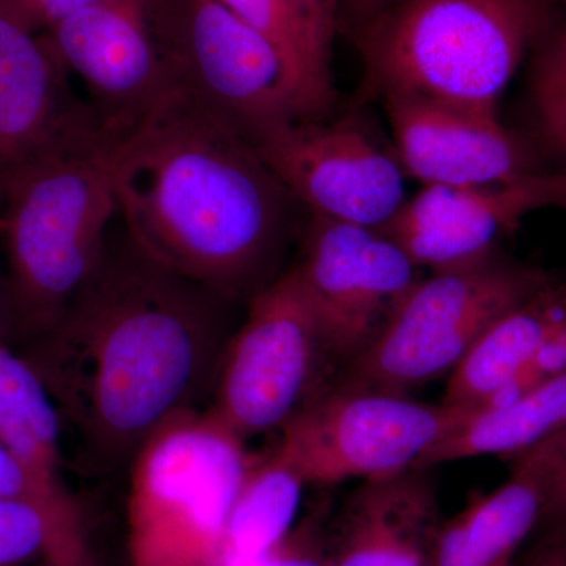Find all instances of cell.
I'll use <instances>...</instances> for the list:
<instances>
[{"label":"cell","mask_w":566,"mask_h":566,"mask_svg":"<svg viewBox=\"0 0 566 566\" xmlns=\"http://www.w3.org/2000/svg\"><path fill=\"white\" fill-rule=\"evenodd\" d=\"M546 208H566V169L499 185L423 186L379 232L434 273L485 259L499 238Z\"/></svg>","instance_id":"obj_13"},{"label":"cell","mask_w":566,"mask_h":566,"mask_svg":"<svg viewBox=\"0 0 566 566\" xmlns=\"http://www.w3.org/2000/svg\"><path fill=\"white\" fill-rule=\"evenodd\" d=\"M430 469L365 480L324 526L326 566H430L441 505Z\"/></svg>","instance_id":"obj_17"},{"label":"cell","mask_w":566,"mask_h":566,"mask_svg":"<svg viewBox=\"0 0 566 566\" xmlns=\"http://www.w3.org/2000/svg\"><path fill=\"white\" fill-rule=\"evenodd\" d=\"M118 212L142 251L223 300L256 293L290 192L252 142L178 82L111 144Z\"/></svg>","instance_id":"obj_2"},{"label":"cell","mask_w":566,"mask_h":566,"mask_svg":"<svg viewBox=\"0 0 566 566\" xmlns=\"http://www.w3.org/2000/svg\"><path fill=\"white\" fill-rule=\"evenodd\" d=\"M31 566H52L50 562L44 560V558H41V560L35 562V564H32Z\"/></svg>","instance_id":"obj_34"},{"label":"cell","mask_w":566,"mask_h":566,"mask_svg":"<svg viewBox=\"0 0 566 566\" xmlns=\"http://www.w3.org/2000/svg\"><path fill=\"white\" fill-rule=\"evenodd\" d=\"M389 0H342L340 29L348 31L378 13ZM338 29V31H340Z\"/></svg>","instance_id":"obj_31"},{"label":"cell","mask_w":566,"mask_h":566,"mask_svg":"<svg viewBox=\"0 0 566 566\" xmlns=\"http://www.w3.org/2000/svg\"><path fill=\"white\" fill-rule=\"evenodd\" d=\"M0 499L28 504L36 510L35 497L21 464L0 439ZM39 512V510H36Z\"/></svg>","instance_id":"obj_29"},{"label":"cell","mask_w":566,"mask_h":566,"mask_svg":"<svg viewBox=\"0 0 566 566\" xmlns=\"http://www.w3.org/2000/svg\"><path fill=\"white\" fill-rule=\"evenodd\" d=\"M293 270L344 368L420 279V268L385 233L319 214H312Z\"/></svg>","instance_id":"obj_11"},{"label":"cell","mask_w":566,"mask_h":566,"mask_svg":"<svg viewBox=\"0 0 566 566\" xmlns=\"http://www.w3.org/2000/svg\"><path fill=\"white\" fill-rule=\"evenodd\" d=\"M557 13L547 0H389L346 31L364 65L360 98L417 95L497 111Z\"/></svg>","instance_id":"obj_3"},{"label":"cell","mask_w":566,"mask_h":566,"mask_svg":"<svg viewBox=\"0 0 566 566\" xmlns=\"http://www.w3.org/2000/svg\"><path fill=\"white\" fill-rule=\"evenodd\" d=\"M109 140L48 151L0 177L11 335L50 331L102 259L118 212Z\"/></svg>","instance_id":"obj_4"},{"label":"cell","mask_w":566,"mask_h":566,"mask_svg":"<svg viewBox=\"0 0 566 566\" xmlns=\"http://www.w3.org/2000/svg\"><path fill=\"white\" fill-rule=\"evenodd\" d=\"M9 0H0V177L36 156L109 140L92 106L77 102L66 70Z\"/></svg>","instance_id":"obj_14"},{"label":"cell","mask_w":566,"mask_h":566,"mask_svg":"<svg viewBox=\"0 0 566 566\" xmlns=\"http://www.w3.org/2000/svg\"><path fill=\"white\" fill-rule=\"evenodd\" d=\"M547 2L553 3L558 11H566V0H547Z\"/></svg>","instance_id":"obj_33"},{"label":"cell","mask_w":566,"mask_h":566,"mask_svg":"<svg viewBox=\"0 0 566 566\" xmlns=\"http://www.w3.org/2000/svg\"><path fill=\"white\" fill-rule=\"evenodd\" d=\"M469 411L331 385L283 424L274 453L305 485L382 479L417 468Z\"/></svg>","instance_id":"obj_8"},{"label":"cell","mask_w":566,"mask_h":566,"mask_svg":"<svg viewBox=\"0 0 566 566\" xmlns=\"http://www.w3.org/2000/svg\"><path fill=\"white\" fill-rule=\"evenodd\" d=\"M392 126L398 161L423 186H486L542 172L534 153L497 111L453 106L417 95L379 99Z\"/></svg>","instance_id":"obj_15"},{"label":"cell","mask_w":566,"mask_h":566,"mask_svg":"<svg viewBox=\"0 0 566 566\" xmlns=\"http://www.w3.org/2000/svg\"><path fill=\"white\" fill-rule=\"evenodd\" d=\"M46 39L66 73L84 82L111 142L178 85L169 55L153 36L147 0H99L57 22Z\"/></svg>","instance_id":"obj_12"},{"label":"cell","mask_w":566,"mask_h":566,"mask_svg":"<svg viewBox=\"0 0 566 566\" xmlns=\"http://www.w3.org/2000/svg\"><path fill=\"white\" fill-rule=\"evenodd\" d=\"M207 409L163 424L129 461V566H221L251 458Z\"/></svg>","instance_id":"obj_5"},{"label":"cell","mask_w":566,"mask_h":566,"mask_svg":"<svg viewBox=\"0 0 566 566\" xmlns=\"http://www.w3.org/2000/svg\"><path fill=\"white\" fill-rule=\"evenodd\" d=\"M50 553V532L33 506L0 499V566H28Z\"/></svg>","instance_id":"obj_24"},{"label":"cell","mask_w":566,"mask_h":566,"mask_svg":"<svg viewBox=\"0 0 566 566\" xmlns=\"http://www.w3.org/2000/svg\"><path fill=\"white\" fill-rule=\"evenodd\" d=\"M277 52L296 99L300 122L327 118L335 106L333 80L315 65L289 0H219Z\"/></svg>","instance_id":"obj_22"},{"label":"cell","mask_w":566,"mask_h":566,"mask_svg":"<svg viewBox=\"0 0 566 566\" xmlns=\"http://www.w3.org/2000/svg\"><path fill=\"white\" fill-rule=\"evenodd\" d=\"M324 526L319 517H308L294 527L289 538L273 553L249 566H326L324 562Z\"/></svg>","instance_id":"obj_26"},{"label":"cell","mask_w":566,"mask_h":566,"mask_svg":"<svg viewBox=\"0 0 566 566\" xmlns=\"http://www.w3.org/2000/svg\"><path fill=\"white\" fill-rule=\"evenodd\" d=\"M531 99L547 153L566 169V11H558L532 48Z\"/></svg>","instance_id":"obj_23"},{"label":"cell","mask_w":566,"mask_h":566,"mask_svg":"<svg viewBox=\"0 0 566 566\" xmlns=\"http://www.w3.org/2000/svg\"><path fill=\"white\" fill-rule=\"evenodd\" d=\"M227 304L126 234L20 354L92 460L118 465L163 424L208 408L233 334Z\"/></svg>","instance_id":"obj_1"},{"label":"cell","mask_w":566,"mask_h":566,"mask_svg":"<svg viewBox=\"0 0 566 566\" xmlns=\"http://www.w3.org/2000/svg\"><path fill=\"white\" fill-rule=\"evenodd\" d=\"M560 532H566V428L560 433V455H558L556 476L532 538L560 534Z\"/></svg>","instance_id":"obj_28"},{"label":"cell","mask_w":566,"mask_h":566,"mask_svg":"<svg viewBox=\"0 0 566 566\" xmlns=\"http://www.w3.org/2000/svg\"><path fill=\"white\" fill-rule=\"evenodd\" d=\"M338 365L344 368L292 268L252 294L223 352L207 411L244 441L282 430L333 385Z\"/></svg>","instance_id":"obj_7"},{"label":"cell","mask_w":566,"mask_h":566,"mask_svg":"<svg viewBox=\"0 0 566 566\" xmlns=\"http://www.w3.org/2000/svg\"><path fill=\"white\" fill-rule=\"evenodd\" d=\"M304 486L275 453L251 461L227 523L221 566H249L281 546L294 528Z\"/></svg>","instance_id":"obj_21"},{"label":"cell","mask_w":566,"mask_h":566,"mask_svg":"<svg viewBox=\"0 0 566 566\" xmlns=\"http://www.w3.org/2000/svg\"><path fill=\"white\" fill-rule=\"evenodd\" d=\"M566 428V370L510 403L469 411L463 422L420 460L431 469L476 457H517Z\"/></svg>","instance_id":"obj_20"},{"label":"cell","mask_w":566,"mask_h":566,"mask_svg":"<svg viewBox=\"0 0 566 566\" xmlns=\"http://www.w3.org/2000/svg\"><path fill=\"white\" fill-rule=\"evenodd\" d=\"M549 283L543 271L495 253L420 277L333 385L408 395L449 378L491 324Z\"/></svg>","instance_id":"obj_6"},{"label":"cell","mask_w":566,"mask_h":566,"mask_svg":"<svg viewBox=\"0 0 566 566\" xmlns=\"http://www.w3.org/2000/svg\"><path fill=\"white\" fill-rule=\"evenodd\" d=\"M312 214L382 229L403 207L405 169L359 120L294 122L253 145Z\"/></svg>","instance_id":"obj_9"},{"label":"cell","mask_w":566,"mask_h":566,"mask_svg":"<svg viewBox=\"0 0 566 566\" xmlns=\"http://www.w3.org/2000/svg\"><path fill=\"white\" fill-rule=\"evenodd\" d=\"M167 55L181 87L252 145L300 122L277 52L219 0H189L180 51Z\"/></svg>","instance_id":"obj_10"},{"label":"cell","mask_w":566,"mask_h":566,"mask_svg":"<svg viewBox=\"0 0 566 566\" xmlns=\"http://www.w3.org/2000/svg\"><path fill=\"white\" fill-rule=\"evenodd\" d=\"M11 337V315L9 294H7L6 275L0 274V345Z\"/></svg>","instance_id":"obj_32"},{"label":"cell","mask_w":566,"mask_h":566,"mask_svg":"<svg viewBox=\"0 0 566 566\" xmlns=\"http://www.w3.org/2000/svg\"><path fill=\"white\" fill-rule=\"evenodd\" d=\"M513 566H566V532L532 538Z\"/></svg>","instance_id":"obj_30"},{"label":"cell","mask_w":566,"mask_h":566,"mask_svg":"<svg viewBox=\"0 0 566 566\" xmlns=\"http://www.w3.org/2000/svg\"><path fill=\"white\" fill-rule=\"evenodd\" d=\"M566 312V289L553 282L491 324L447 379L441 403L483 408L538 352Z\"/></svg>","instance_id":"obj_19"},{"label":"cell","mask_w":566,"mask_h":566,"mask_svg":"<svg viewBox=\"0 0 566 566\" xmlns=\"http://www.w3.org/2000/svg\"><path fill=\"white\" fill-rule=\"evenodd\" d=\"M560 433L515 457L504 485L450 520H442L430 566L515 564L545 509L560 455Z\"/></svg>","instance_id":"obj_18"},{"label":"cell","mask_w":566,"mask_h":566,"mask_svg":"<svg viewBox=\"0 0 566 566\" xmlns=\"http://www.w3.org/2000/svg\"><path fill=\"white\" fill-rule=\"evenodd\" d=\"M315 65L333 80V43L340 29L342 0H289Z\"/></svg>","instance_id":"obj_25"},{"label":"cell","mask_w":566,"mask_h":566,"mask_svg":"<svg viewBox=\"0 0 566 566\" xmlns=\"http://www.w3.org/2000/svg\"><path fill=\"white\" fill-rule=\"evenodd\" d=\"M14 11L35 32L50 31L71 14L99 2V0H9Z\"/></svg>","instance_id":"obj_27"},{"label":"cell","mask_w":566,"mask_h":566,"mask_svg":"<svg viewBox=\"0 0 566 566\" xmlns=\"http://www.w3.org/2000/svg\"><path fill=\"white\" fill-rule=\"evenodd\" d=\"M62 420L24 357L0 345V439L21 464L50 532L52 566H98L63 475Z\"/></svg>","instance_id":"obj_16"}]
</instances>
